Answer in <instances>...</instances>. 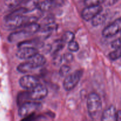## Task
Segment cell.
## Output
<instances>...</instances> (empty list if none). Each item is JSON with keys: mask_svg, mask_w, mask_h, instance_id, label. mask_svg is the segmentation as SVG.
<instances>
[{"mask_svg": "<svg viewBox=\"0 0 121 121\" xmlns=\"http://www.w3.org/2000/svg\"><path fill=\"white\" fill-rule=\"evenodd\" d=\"M118 112L113 105L105 110L102 116V121H117Z\"/></svg>", "mask_w": 121, "mask_h": 121, "instance_id": "cell-11", "label": "cell"}, {"mask_svg": "<svg viewBox=\"0 0 121 121\" xmlns=\"http://www.w3.org/2000/svg\"><path fill=\"white\" fill-rule=\"evenodd\" d=\"M87 110L92 118H95L101 111L102 103L100 96L95 92L90 93L87 100Z\"/></svg>", "mask_w": 121, "mask_h": 121, "instance_id": "cell-3", "label": "cell"}, {"mask_svg": "<svg viewBox=\"0 0 121 121\" xmlns=\"http://www.w3.org/2000/svg\"><path fill=\"white\" fill-rule=\"evenodd\" d=\"M48 94V90L44 85H39L29 91L19 93L17 97V103L21 105L28 102H37L43 100Z\"/></svg>", "mask_w": 121, "mask_h": 121, "instance_id": "cell-1", "label": "cell"}, {"mask_svg": "<svg viewBox=\"0 0 121 121\" xmlns=\"http://www.w3.org/2000/svg\"><path fill=\"white\" fill-rule=\"evenodd\" d=\"M67 48H68L69 50H70V52H76L79 50V46L76 41L73 40V41H71L69 43H68Z\"/></svg>", "mask_w": 121, "mask_h": 121, "instance_id": "cell-21", "label": "cell"}, {"mask_svg": "<svg viewBox=\"0 0 121 121\" xmlns=\"http://www.w3.org/2000/svg\"><path fill=\"white\" fill-rule=\"evenodd\" d=\"M63 59H64L66 62L70 63L73 60V56L71 53H67L64 54L63 57Z\"/></svg>", "mask_w": 121, "mask_h": 121, "instance_id": "cell-25", "label": "cell"}, {"mask_svg": "<svg viewBox=\"0 0 121 121\" xmlns=\"http://www.w3.org/2000/svg\"><path fill=\"white\" fill-rule=\"evenodd\" d=\"M106 20V15L104 14H98L96 17H95L92 20V24L93 26H98L102 24Z\"/></svg>", "mask_w": 121, "mask_h": 121, "instance_id": "cell-16", "label": "cell"}, {"mask_svg": "<svg viewBox=\"0 0 121 121\" xmlns=\"http://www.w3.org/2000/svg\"><path fill=\"white\" fill-rule=\"evenodd\" d=\"M19 84L22 88L29 91L35 87L40 83L37 78L33 76L27 75L21 78L19 80Z\"/></svg>", "mask_w": 121, "mask_h": 121, "instance_id": "cell-8", "label": "cell"}, {"mask_svg": "<svg viewBox=\"0 0 121 121\" xmlns=\"http://www.w3.org/2000/svg\"><path fill=\"white\" fill-rule=\"evenodd\" d=\"M28 61L30 63L34 69L43 66L46 62V58L44 57V56L39 53L35 54L32 58L28 59Z\"/></svg>", "mask_w": 121, "mask_h": 121, "instance_id": "cell-12", "label": "cell"}, {"mask_svg": "<svg viewBox=\"0 0 121 121\" xmlns=\"http://www.w3.org/2000/svg\"><path fill=\"white\" fill-rule=\"evenodd\" d=\"M39 53L38 50L34 48L24 47L19 48L16 53V56L22 60H28Z\"/></svg>", "mask_w": 121, "mask_h": 121, "instance_id": "cell-9", "label": "cell"}, {"mask_svg": "<svg viewBox=\"0 0 121 121\" xmlns=\"http://www.w3.org/2000/svg\"><path fill=\"white\" fill-rule=\"evenodd\" d=\"M70 71V67L67 65H63L61 66L59 70V74L61 76H67L68 75Z\"/></svg>", "mask_w": 121, "mask_h": 121, "instance_id": "cell-20", "label": "cell"}, {"mask_svg": "<svg viewBox=\"0 0 121 121\" xmlns=\"http://www.w3.org/2000/svg\"><path fill=\"white\" fill-rule=\"evenodd\" d=\"M121 31V17L118 18L114 21L106 26L102 31L103 36L109 38L113 37Z\"/></svg>", "mask_w": 121, "mask_h": 121, "instance_id": "cell-7", "label": "cell"}, {"mask_svg": "<svg viewBox=\"0 0 121 121\" xmlns=\"http://www.w3.org/2000/svg\"><path fill=\"white\" fill-rule=\"evenodd\" d=\"M31 35L27 31L25 30L24 28H22L20 30L11 33L8 37V40L11 43H18L20 41H24L26 38L29 37Z\"/></svg>", "mask_w": 121, "mask_h": 121, "instance_id": "cell-10", "label": "cell"}, {"mask_svg": "<svg viewBox=\"0 0 121 121\" xmlns=\"http://www.w3.org/2000/svg\"><path fill=\"white\" fill-rule=\"evenodd\" d=\"M118 2L117 1H104V3H106V4L108 5H113L114 4L117 3Z\"/></svg>", "mask_w": 121, "mask_h": 121, "instance_id": "cell-28", "label": "cell"}, {"mask_svg": "<svg viewBox=\"0 0 121 121\" xmlns=\"http://www.w3.org/2000/svg\"><path fill=\"white\" fill-rule=\"evenodd\" d=\"M109 57L111 60H117L121 57V47L115 49L109 54Z\"/></svg>", "mask_w": 121, "mask_h": 121, "instance_id": "cell-18", "label": "cell"}, {"mask_svg": "<svg viewBox=\"0 0 121 121\" xmlns=\"http://www.w3.org/2000/svg\"><path fill=\"white\" fill-rule=\"evenodd\" d=\"M63 60V57H61V56H55V57L54 58V64L56 66L58 65H60L61 63V61Z\"/></svg>", "mask_w": 121, "mask_h": 121, "instance_id": "cell-26", "label": "cell"}, {"mask_svg": "<svg viewBox=\"0 0 121 121\" xmlns=\"http://www.w3.org/2000/svg\"><path fill=\"white\" fill-rule=\"evenodd\" d=\"M56 2L53 1H34L35 7L41 11H47L53 7Z\"/></svg>", "mask_w": 121, "mask_h": 121, "instance_id": "cell-14", "label": "cell"}, {"mask_svg": "<svg viewBox=\"0 0 121 121\" xmlns=\"http://www.w3.org/2000/svg\"><path fill=\"white\" fill-rule=\"evenodd\" d=\"M5 26L9 30H15L17 28H22L28 25L36 23L37 21V17L34 16L20 15L17 17L4 18Z\"/></svg>", "mask_w": 121, "mask_h": 121, "instance_id": "cell-2", "label": "cell"}, {"mask_svg": "<svg viewBox=\"0 0 121 121\" xmlns=\"http://www.w3.org/2000/svg\"><path fill=\"white\" fill-rule=\"evenodd\" d=\"M17 70L20 73H27L28 72H31L32 70H34L32 65H31L30 63L27 60V61L25 62L21 63H20L18 66H17Z\"/></svg>", "mask_w": 121, "mask_h": 121, "instance_id": "cell-15", "label": "cell"}, {"mask_svg": "<svg viewBox=\"0 0 121 121\" xmlns=\"http://www.w3.org/2000/svg\"><path fill=\"white\" fill-rule=\"evenodd\" d=\"M43 46V43L37 40H24V41L20 42L17 44L19 48L30 47V48H34L37 49L38 48L41 47Z\"/></svg>", "mask_w": 121, "mask_h": 121, "instance_id": "cell-13", "label": "cell"}, {"mask_svg": "<svg viewBox=\"0 0 121 121\" xmlns=\"http://www.w3.org/2000/svg\"><path fill=\"white\" fill-rule=\"evenodd\" d=\"M104 2L103 0H86L85 1V4L86 6L96 5H101Z\"/></svg>", "mask_w": 121, "mask_h": 121, "instance_id": "cell-23", "label": "cell"}, {"mask_svg": "<svg viewBox=\"0 0 121 121\" xmlns=\"http://www.w3.org/2000/svg\"><path fill=\"white\" fill-rule=\"evenodd\" d=\"M42 107L40 103L37 102H28L20 105L18 109V115L20 117L25 118L35 113Z\"/></svg>", "mask_w": 121, "mask_h": 121, "instance_id": "cell-4", "label": "cell"}, {"mask_svg": "<svg viewBox=\"0 0 121 121\" xmlns=\"http://www.w3.org/2000/svg\"><path fill=\"white\" fill-rule=\"evenodd\" d=\"M117 121H121V111H118V112Z\"/></svg>", "mask_w": 121, "mask_h": 121, "instance_id": "cell-29", "label": "cell"}, {"mask_svg": "<svg viewBox=\"0 0 121 121\" xmlns=\"http://www.w3.org/2000/svg\"><path fill=\"white\" fill-rule=\"evenodd\" d=\"M83 75L82 70H76L68 74L63 82V87L66 91H70L74 88L80 81Z\"/></svg>", "mask_w": 121, "mask_h": 121, "instance_id": "cell-5", "label": "cell"}, {"mask_svg": "<svg viewBox=\"0 0 121 121\" xmlns=\"http://www.w3.org/2000/svg\"><path fill=\"white\" fill-rule=\"evenodd\" d=\"M22 1H7L5 2V5L9 8H14L22 3Z\"/></svg>", "mask_w": 121, "mask_h": 121, "instance_id": "cell-22", "label": "cell"}, {"mask_svg": "<svg viewBox=\"0 0 121 121\" xmlns=\"http://www.w3.org/2000/svg\"><path fill=\"white\" fill-rule=\"evenodd\" d=\"M103 7L101 5L87 6L82 11V17L86 21L92 20L95 17L102 12Z\"/></svg>", "mask_w": 121, "mask_h": 121, "instance_id": "cell-6", "label": "cell"}, {"mask_svg": "<svg viewBox=\"0 0 121 121\" xmlns=\"http://www.w3.org/2000/svg\"><path fill=\"white\" fill-rule=\"evenodd\" d=\"M56 26L57 25L54 22H50L49 23L45 24L43 27H40V30L39 31H41L42 32L50 31H52L55 29L56 28Z\"/></svg>", "mask_w": 121, "mask_h": 121, "instance_id": "cell-19", "label": "cell"}, {"mask_svg": "<svg viewBox=\"0 0 121 121\" xmlns=\"http://www.w3.org/2000/svg\"><path fill=\"white\" fill-rule=\"evenodd\" d=\"M74 34L71 31H66L63 34L61 37V40L64 44L65 43H69L71 41L74 40Z\"/></svg>", "mask_w": 121, "mask_h": 121, "instance_id": "cell-17", "label": "cell"}, {"mask_svg": "<svg viewBox=\"0 0 121 121\" xmlns=\"http://www.w3.org/2000/svg\"></svg>", "mask_w": 121, "mask_h": 121, "instance_id": "cell-30", "label": "cell"}, {"mask_svg": "<svg viewBox=\"0 0 121 121\" xmlns=\"http://www.w3.org/2000/svg\"><path fill=\"white\" fill-rule=\"evenodd\" d=\"M111 46L112 48H118L119 47H121V37L119 38L118 39H116L114 41H113L111 43Z\"/></svg>", "mask_w": 121, "mask_h": 121, "instance_id": "cell-24", "label": "cell"}, {"mask_svg": "<svg viewBox=\"0 0 121 121\" xmlns=\"http://www.w3.org/2000/svg\"><path fill=\"white\" fill-rule=\"evenodd\" d=\"M34 119V114L31 115L27 117H25L21 121H33Z\"/></svg>", "mask_w": 121, "mask_h": 121, "instance_id": "cell-27", "label": "cell"}]
</instances>
